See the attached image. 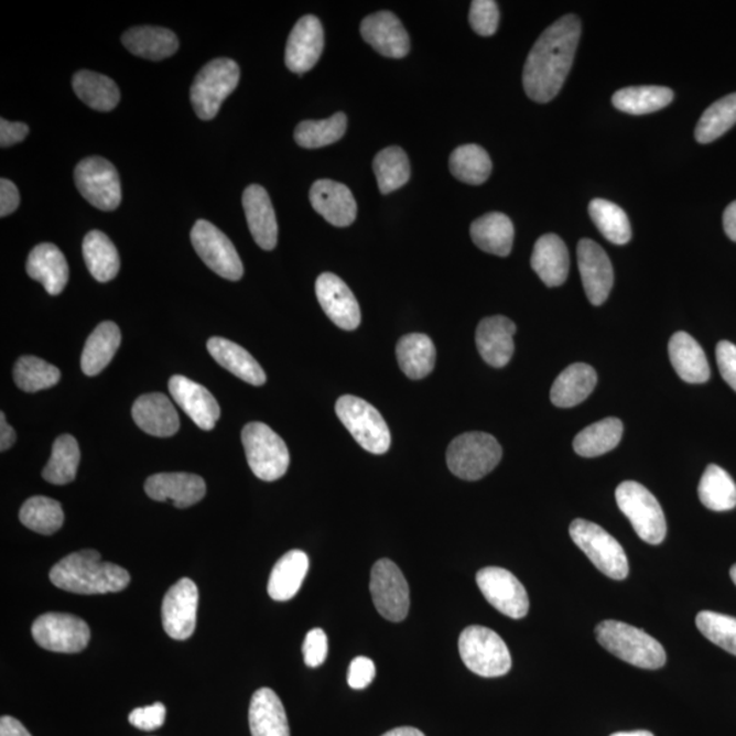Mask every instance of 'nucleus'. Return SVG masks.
<instances>
[{"label":"nucleus","mask_w":736,"mask_h":736,"mask_svg":"<svg viewBox=\"0 0 736 736\" xmlns=\"http://www.w3.org/2000/svg\"><path fill=\"white\" fill-rule=\"evenodd\" d=\"M243 208L256 243L262 250H273L278 246L279 226L267 190L260 184L247 187L243 193Z\"/></svg>","instance_id":"obj_25"},{"label":"nucleus","mask_w":736,"mask_h":736,"mask_svg":"<svg viewBox=\"0 0 736 736\" xmlns=\"http://www.w3.org/2000/svg\"><path fill=\"white\" fill-rule=\"evenodd\" d=\"M695 625L711 642L736 657V618L713 611H701L695 618Z\"/></svg>","instance_id":"obj_51"},{"label":"nucleus","mask_w":736,"mask_h":736,"mask_svg":"<svg viewBox=\"0 0 736 736\" xmlns=\"http://www.w3.org/2000/svg\"><path fill=\"white\" fill-rule=\"evenodd\" d=\"M238 63L228 57H218L201 68L190 89V100L199 119L216 118L221 105L239 84Z\"/></svg>","instance_id":"obj_4"},{"label":"nucleus","mask_w":736,"mask_h":736,"mask_svg":"<svg viewBox=\"0 0 736 736\" xmlns=\"http://www.w3.org/2000/svg\"><path fill=\"white\" fill-rule=\"evenodd\" d=\"M483 596L506 617L524 618L529 611V597L524 585L502 567H485L476 574Z\"/></svg>","instance_id":"obj_15"},{"label":"nucleus","mask_w":736,"mask_h":736,"mask_svg":"<svg viewBox=\"0 0 736 736\" xmlns=\"http://www.w3.org/2000/svg\"><path fill=\"white\" fill-rule=\"evenodd\" d=\"M516 325L506 316H488L476 329V345L483 360L493 367L502 368L515 354Z\"/></svg>","instance_id":"obj_24"},{"label":"nucleus","mask_w":736,"mask_h":736,"mask_svg":"<svg viewBox=\"0 0 736 736\" xmlns=\"http://www.w3.org/2000/svg\"><path fill=\"white\" fill-rule=\"evenodd\" d=\"M324 28L315 15H304L293 26L286 43L285 65L291 72L312 71L324 51Z\"/></svg>","instance_id":"obj_19"},{"label":"nucleus","mask_w":736,"mask_h":736,"mask_svg":"<svg viewBox=\"0 0 736 736\" xmlns=\"http://www.w3.org/2000/svg\"><path fill=\"white\" fill-rule=\"evenodd\" d=\"M360 33L365 42L383 56L401 59L410 53V36L401 21L390 11L366 17Z\"/></svg>","instance_id":"obj_20"},{"label":"nucleus","mask_w":736,"mask_h":736,"mask_svg":"<svg viewBox=\"0 0 736 736\" xmlns=\"http://www.w3.org/2000/svg\"><path fill=\"white\" fill-rule=\"evenodd\" d=\"M701 502L713 511L733 510L736 506V485L733 477L718 465H708L699 486Z\"/></svg>","instance_id":"obj_42"},{"label":"nucleus","mask_w":736,"mask_h":736,"mask_svg":"<svg viewBox=\"0 0 736 736\" xmlns=\"http://www.w3.org/2000/svg\"><path fill=\"white\" fill-rule=\"evenodd\" d=\"M716 359L724 381L736 392V345L729 342L718 343Z\"/></svg>","instance_id":"obj_55"},{"label":"nucleus","mask_w":736,"mask_h":736,"mask_svg":"<svg viewBox=\"0 0 736 736\" xmlns=\"http://www.w3.org/2000/svg\"><path fill=\"white\" fill-rule=\"evenodd\" d=\"M169 388L177 405L192 418L199 429L205 431L215 429L221 411L208 389L183 376L172 377Z\"/></svg>","instance_id":"obj_21"},{"label":"nucleus","mask_w":736,"mask_h":736,"mask_svg":"<svg viewBox=\"0 0 736 736\" xmlns=\"http://www.w3.org/2000/svg\"><path fill=\"white\" fill-rule=\"evenodd\" d=\"M729 576H732V578H733V581H734V584L736 585V563H735V565L732 567V571H729Z\"/></svg>","instance_id":"obj_64"},{"label":"nucleus","mask_w":736,"mask_h":736,"mask_svg":"<svg viewBox=\"0 0 736 736\" xmlns=\"http://www.w3.org/2000/svg\"><path fill=\"white\" fill-rule=\"evenodd\" d=\"M20 205V192L9 180L0 181V216L11 215Z\"/></svg>","instance_id":"obj_58"},{"label":"nucleus","mask_w":736,"mask_h":736,"mask_svg":"<svg viewBox=\"0 0 736 736\" xmlns=\"http://www.w3.org/2000/svg\"><path fill=\"white\" fill-rule=\"evenodd\" d=\"M56 588L77 595L115 594L128 588L130 574L111 562H102L95 550H83L63 558L51 569Z\"/></svg>","instance_id":"obj_2"},{"label":"nucleus","mask_w":736,"mask_h":736,"mask_svg":"<svg viewBox=\"0 0 736 736\" xmlns=\"http://www.w3.org/2000/svg\"><path fill=\"white\" fill-rule=\"evenodd\" d=\"M577 258L586 297L594 306H600L607 301L614 285L611 261L606 251L591 239L580 240Z\"/></svg>","instance_id":"obj_17"},{"label":"nucleus","mask_w":736,"mask_h":736,"mask_svg":"<svg viewBox=\"0 0 736 736\" xmlns=\"http://www.w3.org/2000/svg\"><path fill=\"white\" fill-rule=\"evenodd\" d=\"M249 723L252 736H291L284 705L272 689L262 688L252 695Z\"/></svg>","instance_id":"obj_29"},{"label":"nucleus","mask_w":736,"mask_h":736,"mask_svg":"<svg viewBox=\"0 0 736 736\" xmlns=\"http://www.w3.org/2000/svg\"><path fill=\"white\" fill-rule=\"evenodd\" d=\"M370 591L374 606L383 618L401 623L410 613V586L393 561L381 560L372 566Z\"/></svg>","instance_id":"obj_14"},{"label":"nucleus","mask_w":736,"mask_h":736,"mask_svg":"<svg viewBox=\"0 0 736 736\" xmlns=\"http://www.w3.org/2000/svg\"><path fill=\"white\" fill-rule=\"evenodd\" d=\"M336 413L345 429L365 451L372 454L389 451L392 436L388 424L370 402L355 396H343L336 402Z\"/></svg>","instance_id":"obj_10"},{"label":"nucleus","mask_w":736,"mask_h":736,"mask_svg":"<svg viewBox=\"0 0 736 736\" xmlns=\"http://www.w3.org/2000/svg\"><path fill=\"white\" fill-rule=\"evenodd\" d=\"M122 340L120 331L113 322H101L86 340L80 367L88 377H95L111 364Z\"/></svg>","instance_id":"obj_36"},{"label":"nucleus","mask_w":736,"mask_h":736,"mask_svg":"<svg viewBox=\"0 0 736 736\" xmlns=\"http://www.w3.org/2000/svg\"><path fill=\"white\" fill-rule=\"evenodd\" d=\"M396 354L400 368L408 378L423 379L434 370L435 345L422 333H412L400 338Z\"/></svg>","instance_id":"obj_37"},{"label":"nucleus","mask_w":736,"mask_h":736,"mask_svg":"<svg viewBox=\"0 0 736 736\" xmlns=\"http://www.w3.org/2000/svg\"><path fill=\"white\" fill-rule=\"evenodd\" d=\"M470 238L488 255L508 257L513 249V223L504 213H487L470 226Z\"/></svg>","instance_id":"obj_31"},{"label":"nucleus","mask_w":736,"mask_h":736,"mask_svg":"<svg viewBox=\"0 0 736 736\" xmlns=\"http://www.w3.org/2000/svg\"><path fill=\"white\" fill-rule=\"evenodd\" d=\"M736 125V94L723 97L713 102L699 120L695 128V140L711 143L721 138Z\"/></svg>","instance_id":"obj_49"},{"label":"nucleus","mask_w":736,"mask_h":736,"mask_svg":"<svg viewBox=\"0 0 736 736\" xmlns=\"http://www.w3.org/2000/svg\"><path fill=\"white\" fill-rule=\"evenodd\" d=\"M0 736H32L14 717L3 716L0 721Z\"/></svg>","instance_id":"obj_59"},{"label":"nucleus","mask_w":736,"mask_h":736,"mask_svg":"<svg viewBox=\"0 0 736 736\" xmlns=\"http://www.w3.org/2000/svg\"><path fill=\"white\" fill-rule=\"evenodd\" d=\"M26 272L44 285L50 295H59L68 281V264L63 252L53 243H42L28 257Z\"/></svg>","instance_id":"obj_28"},{"label":"nucleus","mask_w":736,"mask_h":736,"mask_svg":"<svg viewBox=\"0 0 736 736\" xmlns=\"http://www.w3.org/2000/svg\"><path fill=\"white\" fill-rule=\"evenodd\" d=\"M588 210L592 221L595 223L603 237L617 246L629 243L631 239L630 221L620 206L607 199L596 198L592 199Z\"/></svg>","instance_id":"obj_44"},{"label":"nucleus","mask_w":736,"mask_h":736,"mask_svg":"<svg viewBox=\"0 0 736 736\" xmlns=\"http://www.w3.org/2000/svg\"><path fill=\"white\" fill-rule=\"evenodd\" d=\"M345 131H347V117L338 112L329 119L304 120L299 123L295 130V141L302 148L318 149L340 141Z\"/></svg>","instance_id":"obj_47"},{"label":"nucleus","mask_w":736,"mask_h":736,"mask_svg":"<svg viewBox=\"0 0 736 736\" xmlns=\"http://www.w3.org/2000/svg\"><path fill=\"white\" fill-rule=\"evenodd\" d=\"M192 243L201 260L221 278L238 281L245 269L237 249L226 234L206 220H198L192 229Z\"/></svg>","instance_id":"obj_13"},{"label":"nucleus","mask_w":736,"mask_h":736,"mask_svg":"<svg viewBox=\"0 0 736 736\" xmlns=\"http://www.w3.org/2000/svg\"><path fill=\"white\" fill-rule=\"evenodd\" d=\"M376 672V664L371 659L356 658L349 665L348 684L355 690H364L374 681Z\"/></svg>","instance_id":"obj_56"},{"label":"nucleus","mask_w":736,"mask_h":736,"mask_svg":"<svg viewBox=\"0 0 736 736\" xmlns=\"http://www.w3.org/2000/svg\"><path fill=\"white\" fill-rule=\"evenodd\" d=\"M458 649L464 664L476 675L498 678L511 669L509 648L491 629L469 626L459 636Z\"/></svg>","instance_id":"obj_6"},{"label":"nucleus","mask_w":736,"mask_h":736,"mask_svg":"<svg viewBox=\"0 0 736 736\" xmlns=\"http://www.w3.org/2000/svg\"><path fill=\"white\" fill-rule=\"evenodd\" d=\"M86 267L99 283H108L117 278L120 260L117 247L101 231H90L83 245Z\"/></svg>","instance_id":"obj_39"},{"label":"nucleus","mask_w":736,"mask_h":736,"mask_svg":"<svg viewBox=\"0 0 736 736\" xmlns=\"http://www.w3.org/2000/svg\"><path fill=\"white\" fill-rule=\"evenodd\" d=\"M145 493L153 500H170L176 508L184 509L203 500L206 485L203 477L194 474H158L147 480Z\"/></svg>","instance_id":"obj_23"},{"label":"nucleus","mask_w":736,"mask_h":736,"mask_svg":"<svg viewBox=\"0 0 736 736\" xmlns=\"http://www.w3.org/2000/svg\"><path fill=\"white\" fill-rule=\"evenodd\" d=\"M315 293L321 307L333 324L344 331L358 329L361 321L358 301L349 286L333 273L321 274L316 279Z\"/></svg>","instance_id":"obj_18"},{"label":"nucleus","mask_w":736,"mask_h":736,"mask_svg":"<svg viewBox=\"0 0 736 736\" xmlns=\"http://www.w3.org/2000/svg\"><path fill=\"white\" fill-rule=\"evenodd\" d=\"M122 43L132 55L148 61H163L180 48V40L170 29L138 26L126 32Z\"/></svg>","instance_id":"obj_33"},{"label":"nucleus","mask_w":736,"mask_h":736,"mask_svg":"<svg viewBox=\"0 0 736 736\" xmlns=\"http://www.w3.org/2000/svg\"><path fill=\"white\" fill-rule=\"evenodd\" d=\"M674 100V91L665 86H630L613 96V105L625 113L647 115L660 111Z\"/></svg>","instance_id":"obj_41"},{"label":"nucleus","mask_w":736,"mask_h":736,"mask_svg":"<svg viewBox=\"0 0 736 736\" xmlns=\"http://www.w3.org/2000/svg\"><path fill=\"white\" fill-rule=\"evenodd\" d=\"M80 453L78 442L72 435H61L55 441L53 454L45 468L43 477L51 485L63 486L76 479Z\"/></svg>","instance_id":"obj_45"},{"label":"nucleus","mask_w":736,"mask_h":736,"mask_svg":"<svg viewBox=\"0 0 736 736\" xmlns=\"http://www.w3.org/2000/svg\"><path fill=\"white\" fill-rule=\"evenodd\" d=\"M20 520L26 528L42 534H54L65 521L59 502L47 497L29 498L22 505Z\"/></svg>","instance_id":"obj_48"},{"label":"nucleus","mask_w":736,"mask_h":736,"mask_svg":"<svg viewBox=\"0 0 736 736\" xmlns=\"http://www.w3.org/2000/svg\"><path fill=\"white\" fill-rule=\"evenodd\" d=\"M595 632L603 648L638 669L658 670L665 664V651L661 643L635 626L619 620H603Z\"/></svg>","instance_id":"obj_3"},{"label":"nucleus","mask_w":736,"mask_h":736,"mask_svg":"<svg viewBox=\"0 0 736 736\" xmlns=\"http://www.w3.org/2000/svg\"><path fill=\"white\" fill-rule=\"evenodd\" d=\"M208 350L218 365L232 372L241 381L255 385V387H261L267 382V374L260 364L240 345L227 338L212 337L208 342Z\"/></svg>","instance_id":"obj_32"},{"label":"nucleus","mask_w":736,"mask_h":736,"mask_svg":"<svg viewBox=\"0 0 736 736\" xmlns=\"http://www.w3.org/2000/svg\"><path fill=\"white\" fill-rule=\"evenodd\" d=\"M166 710L164 704L156 703L145 708H137L130 713L129 722L142 732H153L163 726Z\"/></svg>","instance_id":"obj_54"},{"label":"nucleus","mask_w":736,"mask_h":736,"mask_svg":"<svg viewBox=\"0 0 736 736\" xmlns=\"http://www.w3.org/2000/svg\"><path fill=\"white\" fill-rule=\"evenodd\" d=\"M382 736H425V735L421 732V729L418 728L400 727L390 729V732L383 734Z\"/></svg>","instance_id":"obj_62"},{"label":"nucleus","mask_w":736,"mask_h":736,"mask_svg":"<svg viewBox=\"0 0 736 736\" xmlns=\"http://www.w3.org/2000/svg\"><path fill=\"white\" fill-rule=\"evenodd\" d=\"M532 269L548 286L565 283L571 268L567 247L555 234L543 235L533 247Z\"/></svg>","instance_id":"obj_27"},{"label":"nucleus","mask_w":736,"mask_h":736,"mask_svg":"<svg viewBox=\"0 0 736 736\" xmlns=\"http://www.w3.org/2000/svg\"><path fill=\"white\" fill-rule=\"evenodd\" d=\"M198 600V588L193 580L182 578L171 586L161 606L166 635L177 641L187 640L194 635Z\"/></svg>","instance_id":"obj_16"},{"label":"nucleus","mask_w":736,"mask_h":736,"mask_svg":"<svg viewBox=\"0 0 736 736\" xmlns=\"http://www.w3.org/2000/svg\"><path fill=\"white\" fill-rule=\"evenodd\" d=\"M574 544L589 558L596 569L613 580H625L629 574V561L618 540L595 522L574 520L571 524Z\"/></svg>","instance_id":"obj_9"},{"label":"nucleus","mask_w":736,"mask_h":736,"mask_svg":"<svg viewBox=\"0 0 736 736\" xmlns=\"http://www.w3.org/2000/svg\"><path fill=\"white\" fill-rule=\"evenodd\" d=\"M14 381L24 392L34 393L55 387L61 381V371L36 356H22L14 367Z\"/></svg>","instance_id":"obj_50"},{"label":"nucleus","mask_w":736,"mask_h":736,"mask_svg":"<svg viewBox=\"0 0 736 736\" xmlns=\"http://www.w3.org/2000/svg\"><path fill=\"white\" fill-rule=\"evenodd\" d=\"M618 508L628 517L638 538L649 544H660L665 539L667 522L657 497L637 481H624L615 491Z\"/></svg>","instance_id":"obj_8"},{"label":"nucleus","mask_w":736,"mask_h":736,"mask_svg":"<svg viewBox=\"0 0 736 736\" xmlns=\"http://www.w3.org/2000/svg\"><path fill=\"white\" fill-rule=\"evenodd\" d=\"M502 458V447L493 435L465 433L447 447V467L459 479L475 481L491 473Z\"/></svg>","instance_id":"obj_5"},{"label":"nucleus","mask_w":736,"mask_h":736,"mask_svg":"<svg viewBox=\"0 0 736 736\" xmlns=\"http://www.w3.org/2000/svg\"><path fill=\"white\" fill-rule=\"evenodd\" d=\"M597 374L589 365L574 364L563 370L551 388L552 404L572 408L581 404L594 392Z\"/></svg>","instance_id":"obj_34"},{"label":"nucleus","mask_w":736,"mask_h":736,"mask_svg":"<svg viewBox=\"0 0 736 736\" xmlns=\"http://www.w3.org/2000/svg\"><path fill=\"white\" fill-rule=\"evenodd\" d=\"M723 227L727 237L736 241V201L727 206L723 215Z\"/></svg>","instance_id":"obj_61"},{"label":"nucleus","mask_w":736,"mask_h":736,"mask_svg":"<svg viewBox=\"0 0 736 736\" xmlns=\"http://www.w3.org/2000/svg\"><path fill=\"white\" fill-rule=\"evenodd\" d=\"M378 187L382 194L401 188L410 181L411 165L407 153L399 147L383 149L374 159Z\"/></svg>","instance_id":"obj_46"},{"label":"nucleus","mask_w":736,"mask_h":736,"mask_svg":"<svg viewBox=\"0 0 736 736\" xmlns=\"http://www.w3.org/2000/svg\"><path fill=\"white\" fill-rule=\"evenodd\" d=\"M611 736H654V735L652 733L643 732V729H641V732L617 733L613 734Z\"/></svg>","instance_id":"obj_63"},{"label":"nucleus","mask_w":736,"mask_h":736,"mask_svg":"<svg viewBox=\"0 0 736 736\" xmlns=\"http://www.w3.org/2000/svg\"><path fill=\"white\" fill-rule=\"evenodd\" d=\"M32 636L40 647L51 652L78 653L90 641V629L84 619L72 614L48 613L32 626Z\"/></svg>","instance_id":"obj_12"},{"label":"nucleus","mask_w":736,"mask_h":736,"mask_svg":"<svg viewBox=\"0 0 736 736\" xmlns=\"http://www.w3.org/2000/svg\"><path fill=\"white\" fill-rule=\"evenodd\" d=\"M448 165H451L454 177H457L459 182L474 184V186L485 183L493 171V163L488 153L481 147L474 145V143L458 147L452 153Z\"/></svg>","instance_id":"obj_43"},{"label":"nucleus","mask_w":736,"mask_h":736,"mask_svg":"<svg viewBox=\"0 0 736 736\" xmlns=\"http://www.w3.org/2000/svg\"><path fill=\"white\" fill-rule=\"evenodd\" d=\"M623 435V422L617 418H607L581 431L574 439L573 447L581 457H599L617 447Z\"/></svg>","instance_id":"obj_40"},{"label":"nucleus","mask_w":736,"mask_h":736,"mask_svg":"<svg viewBox=\"0 0 736 736\" xmlns=\"http://www.w3.org/2000/svg\"><path fill=\"white\" fill-rule=\"evenodd\" d=\"M304 663L309 667L324 664L327 657V637L322 629H313L307 632L303 643Z\"/></svg>","instance_id":"obj_53"},{"label":"nucleus","mask_w":736,"mask_h":736,"mask_svg":"<svg viewBox=\"0 0 736 736\" xmlns=\"http://www.w3.org/2000/svg\"><path fill=\"white\" fill-rule=\"evenodd\" d=\"M469 24L479 36H493L499 25V9L494 0H475L470 3Z\"/></svg>","instance_id":"obj_52"},{"label":"nucleus","mask_w":736,"mask_h":736,"mask_svg":"<svg viewBox=\"0 0 736 736\" xmlns=\"http://www.w3.org/2000/svg\"><path fill=\"white\" fill-rule=\"evenodd\" d=\"M310 201L315 212L335 227H349L358 215L354 195L343 183L316 181L310 190Z\"/></svg>","instance_id":"obj_22"},{"label":"nucleus","mask_w":736,"mask_h":736,"mask_svg":"<svg viewBox=\"0 0 736 736\" xmlns=\"http://www.w3.org/2000/svg\"><path fill=\"white\" fill-rule=\"evenodd\" d=\"M247 462L252 474L264 481L279 480L289 470L290 452L285 442L268 424L252 422L241 433Z\"/></svg>","instance_id":"obj_7"},{"label":"nucleus","mask_w":736,"mask_h":736,"mask_svg":"<svg viewBox=\"0 0 736 736\" xmlns=\"http://www.w3.org/2000/svg\"><path fill=\"white\" fill-rule=\"evenodd\" d=\"M132 419L147 434L160 439L175 435L181 427L180 415L174 404L163 393L138 397L132 405Z\"/></svg>","instance_id":"obj_26"},{"label":"nucleus","mask_w":736,"mask_h":736,"mask_svg":"<svg viewBox=\"0 0 736 736\" xmlns=\"http://www.w3.org/2000/svg\"><path fill=\"white\" fill-rule=\"evenodd\" d=\"M74 180L80 195L97 209L111 212L122 203L118 171L106 159L94 156L79 161Z\"/></svg>","instance_id":"obj_11"},{"label":"nucleus","mask_w":736,"mask_h":736,"mask_svg":"<svg viewBox=\"0 0 736 736\" xmlns=\"http://www.w3.org/2000/svg\"><path fill=\"white\" fill-rule=\"evenodd\" d=\"M29 134V128L25 123L9 122L4 118L0 119V147L9 148L25 140Z\"/></svg>","instance_id":"obj_57"},{"label":"nucleus","mask_w":736,"mask_h":736,"mask_svg":"<svg viewBox=\"0 0 736 736\" xmlns=\"http://www.w3.org/2000/svg\"><path fill=\"white\" fill-rule=\"evenodd\" d=\"M581 36L578 17H562L545 29L529 53L522 84L529 99L549 102L560 94L571 73Z\"/></svg>","instance_id":"obj_1"},{"label":"nucleus","mask_w":736,"mask_h":736,"mask_svg":"<svg viewBox=\"0 0 736 736\" xmlns=\"http://www.w3.org/2000/svg\"><path fill=\"white\" fill-rule=\"evenodd\" d=\"M669 354L672 366L684 382L704 383L711 377L708 359L701 345L686 332L671 337Z\"/></svg>","instance_id":"obj_30"},{"label":"nucleus","mask_w":736,"mask_h":736,"mask_svg":"<svg viewBox=\"0 0 736 736\" xmlns=\"http://www.w3.org/2000/svg\"><path fill=\"white\" fill-rule=\"evenodd\" d=\"M73 88L78 99L96 111H111L120 100L118 85L99 73L80 71L74 74Z\"/></svg>","instance_id":"obj_38"},{"label":"nucleus","mask_w":736,"mask_h":736,"mask_svg":"<svg viewBox=\"0 0 736 736\" xmlns=\"http://www.w3.org/2000/svg\"><path fill=\"white\" fill-rule=\"evenodd\" d=\"M15 439V431L6 422L4 413H0V451H8V448L13 446Z\"/></svg>","instance_id":"obj_60"},{"label":"nucleus","mask_w":736,"mask_h":736,"mask_svg":"<svg viewBox=\"0 0 736 736\" xmlns=\"http://www.w3.org/2000/svg\"><path fill=\"white\" fill-rule=\"evenodd\" d=\"M309 556L301 550H292L275 563L268 583V594L275 602L295 597L307 576Z\"/></svg>","instance_id":"obj_35"}]
</instances>
